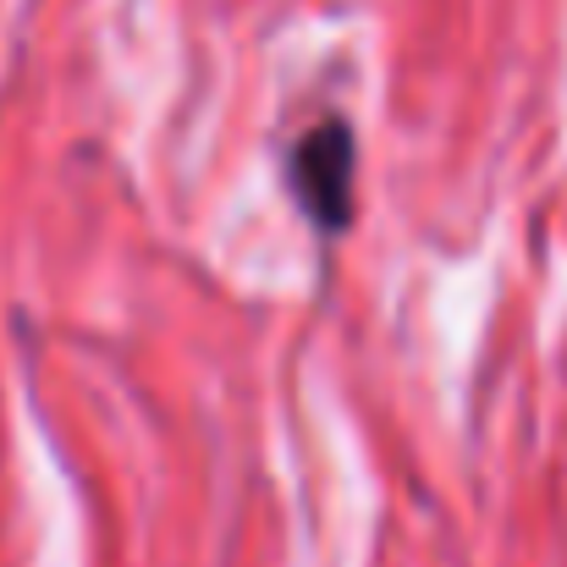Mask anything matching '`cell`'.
Returning <instances> with one entry per match:
<instances>
[{"label": "cell", "instance_id": "6da1fadb", "mask_svg": "<svg viewBox=\"0 0 567 567\" xmlns=\"http://www.w3.org/2000/svg\"><path fill=\"white\" fill-rule=\"evenodd\" d=\"M287 183L298 193L303 215L320 231H342L353 220V188H359V144L348 122L309 127L287 155Z\"/></svg>", "mask_w": 567, "mask_h": 567}]
</instances>
